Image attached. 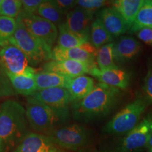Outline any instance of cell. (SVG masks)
<instances>
[{
    "instance_id": "ac0fdd59",
    "label": "cell",
    "mask_w": 152,
    "mask_h": 152,
    "mask_svg": "<svg viewBox=\"0 0 152 152\" xmlns=\"http://www.w3.org/2000/svg\"><path fill=\"white\" fill-rule=\"evenodd\" d=\"M142 45L135 38L130 36H121L114 43V58L118 62H125L132 59L139 54Z\"/></svg>"
},
{
    "instance_id": "30bf717a",
    "label": "cell",
    "mask_w": 152,
    "mask_h": 152,
    "mask_svg": "<svg viewBox=\"0 0 152 152\" xmlns=\"http://www.w3.org/2000/svg\"><path fill=\"white\" fill-rule=\"evenodd\" d=\"M98 49L90 42L72 49H62L56 45L53 47L49 59L52 61L74 60L84 62L91 66H96V57Z\"/></svg>"
},
{
    "instance_id": "3957f363",
    "label": "cell",
    "mask_w": 152,
    "mask_h": 152,
    "mask_svg": "<svg viewBox=\"0 0 152 152\" xmlns=\"http://www.w3.org/2000/svg\"><path fill=\"white\" fill-rule=\"evenodd\" d=\"M30 127L37 133L45 134L53 129L61 126L69 119V109L52 108L30 96L26 109Z\"/></svg>"
},
{
    "instance_id": "6da1fadb",
    "label": "cell",
    "mask_w": 152,
    "mask_h": 152,
    "mask_svg": "<svg viewBox=\"0 0 152 152\" xmlns=\"http://www.w3.org/2000/svg\"><path fill=\"white\" fill-rule=\"evenodd\" d=\"M26 109L17 101L0 106V152H12L29 133Z\"/></svg>"
},
{
    "instance_id": "f546056e",
    "label": "cell",
    "mask_w": 152,
    "mask_h": 152,
    "mask_svg": "<svg viewBox=\"0 0 152 152\" xmlns=\"http://www.w3.org/2000/svg\"><path fill=\"white\" fill-rule=\"evenodd\" d=\"M108 1L104 0H77V5L86 10L94 12L104 7Z\"/></svg>"
},
{
    "instance_id": "8d00e7d4",
    "label": "cell",
    "mask_w": 152,
    "mask_h": 152,
    "mask_svg": "<svg viewBox=\"0 0 152 152\" xmlns=\"http://www.w3.org/2000/svg\"><path fill=\"white\" fill-rule=\"evenodd\" d=\"M149 152H152V148L149 150Z\"/></svg>"
},
{
    "instance_id": "4316f807",
    "label": "cell",
    "mask_w": 152,
    "mask_h": 152,
    "mask_svg": "<svg viewBox=\"0 0 152 152\" xmlns=\"http://www.w3.org/2000/svg\"><path fill=\"white\" fill-rule=\"evenodd\" d=\"M17 26L16 20L6 16H0V47L11 44Z\"/></svg>"
},
{
    "instance_id": "44dd1931",
    "label": "cell",
    "mask_w": 152,
    "mask_h": 152,
    "mask_svg": "<svg viewBox=\"0 0 152 152\" xmlns=\"http://www.w3.org/2000/svg\"><path fill=\"white\" fill-rule=\"evenodd\" d=\"M144 0H116L112 1V7L122 16L131 28Z\"/></svg>"
},
{
    "instance_id": "83f0119b",
    "label": "cell",
    "mask_w": 152,
    "mask_h": 152,
    "mask_svg": "<svg viewBox=\"0 0 152 152\" xmlns=\"http://www.w3.org/2000/svg\"><path fill=\"white\" fill-rule=\"evenodd\" d=\"M21 0H2L0 4V16L16 19L22 11Z\"/></svg>"
},
{
    "instance_id": "d6986e66",
    "label": "cell",
    "mask_w": 152,
    "mask_h": 152,
    "mask_svg": "<svg viewBox=\"0 0 152 152\" xmlns=\"http://www.w3.org/2000/svg\"><path fill=\"white\" fill-rule=\"evenodd\" d=\"M71 79L61 74L45 70L35 73L37 91L55 87H64L67 89Z\"/></svg>"
},
{
    "instance_id": "277c9868",
    "label": "cell",
    "mask_w": 152,
    "mask_h": 152,
    "mask_svg": "<svg viewBox=\"0 0 152 152\" xmlns=\"http://www.w3.org/2000/svg\"><path fill=\"white\" fill-rule=\"evenodd\" d=\"M150 102L140 96L127 104L115 114L104 127L106 132L111 134H127L138 125L141 115Z\"/></svg>"
},
{
    "instance_id": "1f68e13d",
    "label": "cell",
    "mask_w": 152,
    "mask_h": 152,
    "mask_svg": "<svg viewBox=\"0 0 152 152\" xmlns=\"http://www.w3.org/2000/svg\"><path fill=\"white\" fill-rule=\"evenodd\" d=\"M142 90L145 94V98L151 103L152 102V66L148 71L144 80Z\"/></svg>"
},
{
    "instance_id": "7c38bea8",
    "label": "cell",
    "mask_w": 152,
    "mask_h": 152,
    "mask_svg": "<svg viewBox=\"0 0 152 152\" xmlns=\"http://www.w3.org/2000/svg\"><path fill=\"white\" fill-rule=\"evenodd\" d=\"M97 66H91L86 63L74 60L49 61L43 66L45 71L54 72L70 78L85 75L90 73L92 68Z\"/></svg>"
},
{
    "instance_id": "e0dca14e",
    "label": "cell",
    "mask_w": 152,
    "mask_h": 152,
    "mask_svg": "<svg viewBox=\"0 0 152 152\" xmlns=\"http://www.w3.org/2000/svg\"><path fill=\"white\" fill-rule=\"evenodd\" d=\"M37 70L32 66L20 75L7 74L11 85L16 93L26 96H32L37 92L35 80Z\"/></svg>"
},
{
    "instance_id": "4fadbf2b",
    "label": "cell",
    "mask_w": 152,
    "mask_h": 152,
    "mask_svg": "<svg viewBox=\"0 0 152 152\" xmlns=\"http://www.w3.org/2000/svg\"><path fill=\"white\" fill-rule=\"evenodd\" d=\"M12 152H65L48 137L30 132Z\"/></svg>"
},
{
    "instance_id": "cb8c5ba5",
    "label": "cell",
    "mask_w": 152,
    "mask_h": 152,
    "mask_svg": "<svg viewBox=\"0 0 152 152\" xmlns=\"http://www.w3.org/2000/svg\"><path fill=\"white\" fill-rule=\"evenodd\" d=\"M147 27H152V0H144L129 33H137Z\"/></svg>"
},
{
    "instance_id": "836d02e7",
    "label": "cell",
    "mask_w": 152,
    "mask_h": 152,
    "mask_svg": "<svg viewBox=\"0 0 152 152\" xmlns=\"http://www.w3.org/2000/svg\"><path fill=\"white\" fill-rule=\"evenodd\" d=\"M137 34V37L148 45L152 46V27L144 28L140 30Z\"/></svg>"
},
{
    "instance_id": "8992f818",
    "label": "cell",
    "mask_w": 152,
    "mask_h": 152,
    "mask_svg": "<svg viewBox=\"0 0 152 152\" xmlns=\"http://www.w3.org/2000/svg\"><path fill=\"white\" fill-rule=\"evenodd\" d=\"M45 135L48 137L58 147L77 151L88 143L90 132L83 125L71 124L53 129Z\"/></svg>"
},
{
    "instance_id": "74e56055",
    "label": "cell",
    "mask_w": 152,
    "mask_h": 152,
    "mask_svg": "<svg viewBox=\"0 0 152 152\" xmlns=\"http://www.w3.org/2000/svg\"><path fill=\"white\" fill-rule=\"evenodd\" d=\"M1 1H2V0H0V4H1Z\"/></svg>"
},
{
    "instance_id": "ba28073f",
    "label": "cell",
    "mask_w": 152,
    "mask_h": 152,
    "mask_svg": "<svg viewBox=\"0 0 152 152\" xmlns=\"http://www.w3.org/2000/svg\"><path fill=\"white\" fill-rule=\"evenodd\" d=\"M152 135V115H148L123 139L121 152H140L147 148Z\"/></svg>"
},
{
    "instance_id": "9a60e30c",
    "label": "cell",
    "mask_w": 152,
    "mask_h": 152,
    "mask_svg": "<svg viewBox=\"0 0 152 152\" xmlns=\"http://www.w3.org/2000/svg\"><path fill=\"white\" fill-rule=\"evenodd\" d=\"M89 74L96 77L100 83L118 90H125L130 84V75L124 70L120 69L118 66L103 71L95 66L90 70Z\"/></svg>"
},
{
    "instance_id": "603a6c76",
    "label": "cell",
    "mask_w": 152,
    "mask_h": 152,
    "mask_svg": "<svg viewBox=\"0 0 152 152\" xmlns=\"http://www.w3.org/2000/svg\"><path fill=\"white\" fill-rule=\"evenodd\" d=\"M113 37L104 28L99 18L92 22L90 30V42L99 49L104 45L112 43Z\"/></svg>"
},
{
    "instance_id": "d4e9b609",
    "label": "cell",
    "mask_w": 152,
    "mask_h": 152,
    "mask_svg": "<svg viewBox=\"0 0 152 152\" xmlns=\"http://www.w3.org/2000/svg\"><path fill=\"white\" fill-rule=\"evenodd\" d=\"M58 35L56 41V46L62 49H72L81 46L87 41L75 35L67 29L65 23L58 26Z\"/></svg>"
},
{
    "instance_id": "2e32d148",
    "label": "cell",
    "mask_w": 152,
    "mask_h": 152,
    "mask_svg": "<svg viewBox=\"0 0 152 152\" xmlns=\"http://www.w3.org/2000/svg\"><path fill=\"white\" fill-rule=\"evenodd\" d=\"M97 18L113 37L123 35L130 28L122 16L113 7H105L101 9Z\"/></svg>"
},
{
    "instance_id": "5bb4252c",
    "label": "cell",
    "mask_w": 152,
    "mask_h": 152,
    "mask_svg": "<svg viewBox=\"0 0 152 152\" xmlns=\"http://www.w3.org/2000/svg\"><path fill=\"white\" fill-rule=\"evenodd\" d=\"M32 97L51 107L59 109H69L70 104L73 102L69 91L64 87L37 91Z\"/></svg>"
},
{
    "instance_id": "4dcf8cb0",
    "label": "cell",
    "mask_w": 152,
    "mask_h": 152,
    "mask_svg": "<svg viewBox=\"0 0 152 152\" xmlns=\"http://www.w3.org/2000/svg\"><path fill=\"white\" fill-rule=\"evenodd\" d=\"M42 0H23L22 11L30 14H36Z\"/></svg>"
},
{
    "instance_id": "d6a6232c",
    "label": "cell",
    "mask_w": 152,
    "mask_h": 152,
    "mask_svg": "<svg viewBox=\"0 0 152 152\" xmlns=\"http://www.w3.org/2000/svg\"><path fill=\"white\" fill-rule=\"evenodd\" d=\"M55 1L65 16L77 5V1L75 0H55Z\"/></svg>"
},
{
    "instance_id": "f35d334b",
    "label": "cell",
    "mask_w": 152,
    "mask_h": 152,
    "mask_svg": "<svg viewBox=\"0 0 152 152\" xmlns=\"http://www.w3.org/2000/svg\"><path fill=\"white\" fill-rule=\"evenodd\" d=\"M0 49H1V47H0Z\"/></svg>"
},
{
    "instance_id": "f1b7e54d",
    "label": "cell",
    "mask_w": 152,
    "mask_h": 152,
    "mask_svg": "<svg viewBox=\"0 0 152 152\" xmlns=\"http://www.w3.org/2000/svg\"><path fill=\"white\" fill-rule=\"evenodd\" d=\"M16 94L7 72L0 64V99L14 96Z\"/></svg>"
},
{
    "instance_id": "7a4b0ae2",
    "label": "cell",
    "mask_w": 152,
    "mask_h": 152,
    "mask_svg": "<svg viewBox=\"0 0 152 152\" xmlns=\"http://www.w3.org/2000/svg\"><path fill=\"white\" fill-rule=\"evenodd\" d=\"M119 96L118 89L98 83L86 97L73 102L72 115L75 120L83 122L101 118L116 106Z\"/></svg>"
},
{
    "instance_id": "e575fe53",
    "label": "cell",
    "mask_w": 152,
    "mask_h": 152,
    "mask_svg": "<svg viewBox=\"0 0 152 152\" xmlns=\"http://www.w3.org/2000/svg\"><path fill=\"white\" fill-rule=\"evenodd\" d=\"M91 152H121L120 151L119 148L118 149H103L99 150V151H94Z\"/></svg>"
},
{
    "instance_id": "d590c367",
    "label": "cell",
    "mask_w": 152,
    "mask_h": 152,
    "mask_svg": "<svg viewBox=\"0 0 152 152\" xmlns=\"http://www.w3.org/2000/svg\"><path fill=\"white\" fill-rule=\"evenodd\" d=\"M147 148L148 149H151L152 148V135L151 137V138H150V140L149 142V143H148V145H147Z\"/></svg>"
},
{
    "instance_id": "484cf974",
    "label": "cell",
    "mask_w": 152,
    "mask_h": 152,
    "mask_svg": "<svg viewBox=\"0 0 152 152\" xmlns=\"http://www.w3.org/2000/svg\"><path fill=\"white\" fill-rule=\"evenodd\" d=\"M114 43L104 45L98 49L96 57V63L98 68L101 71L115 68V58L113 54Z\"/></svg>"
},
{
    "instance_id": "5b68a950",
    "label": "cell",
    "mask_w": 152,
    "mask_h": 152,
    "mask_svg": "<svg viewBox=\"0 0 152 152\" xmlns=\"http://www.w3.org/2000/svg\"><path fill=\"white\" fill-rule=\"evenodd\" d=\"M16 20L17 26L11 44L16 45L27 55L32 67L49 60L52 49L32 35L20 19Z\"/></svg>"
},
{
    "instance_id": "8fae6325",
    "label": "cell",
    "mask_w": 152,
    "mask_h": 152,
    "mask_svg": "<svg viewBox=\"0 0 152 152\" xmlns=\"http://www.w3.org/2000/svg\"><path fill=\"white\" fill-rule=\"evenodd\" d=\"M93 18L94 12L77 6L66 15L64 23L68 30L90 42V30L94 21Z\"/></svg>"
},
{
    "instance_id": "ffe728a7",
    "label": "cell",
    "mask_w": 152,
    "mask_h": 152,
    "mask_svg": "<svg viewBox=\"0 0 152 152\" xmlns=\"http://www.w3.org/2000/svg\"><path fill=\"white\" fill-rule=\"evenodd\" d=\"M94 81L92 77L85 75L72 78L67 89L74 102L86 97L94 89Z\"/></svg>"
},
{
    "instance_id": "7402d4cb",
    "label": "cell",
    "mask_w": 152,
    "mask_h": 152,
    "mask_svg": "<svg viewBox=\"0 0 152 152\" xmlns=\"http://www.w3.org/2000/svg\"><path fill=\"white\" fill-rule=\"evenodd\" d=\"M37 14L42 18L52 23L56 27L64 23L66 20V16L54 0L43 1L38 9Z\"/></svg>"
},
{
    "instance_id": "9c48e42d",
    "label": "cell",
    "mask_w": 152,
    "mask_h": 152,
    "mask_svg": "<svg viewBox=\"0 0 152 152\" xmlns=\"http://www.w3.org/2000/svg\"><path fill=\"white\" fill-rule=\"evenodd\" d=\"M0 64L7 74L14 75L24 73L30 67L27 55L14 44L0 49Z\"/></svg>"
},
{
    "instance_id": "52a82bcc",
    "label": "cell",
    "mask_w": 152,
    "mask_h": 152,
    "mask_svg": "<svg viewBox=\"0 0 152 152\" xmlns=\"http://www.w3.org/2000/svg\"><path fill=\"white\" fill-rule=\"evenodd\" d=\"M18 19L27 30L36 38L42 42L52 50L58 38V30L54 24L36 14H30L21 11Z\"/></svg>"
}]
</instances>
